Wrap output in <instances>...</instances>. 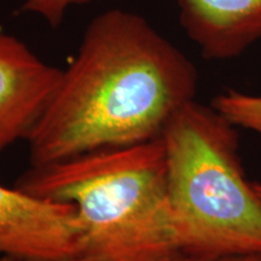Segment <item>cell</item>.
<instances>
[{
    "label": "cell",
    "instance_id": "6da1fadb",
    "mask_svg": "<svg viewBox=\"0 0 261 261\" xmlns=\"http://www.w3.org/2000/svg\"><path fill=\"white\" fill-rule=\"evenodd\" d=\"M196 90L195 65L177 46L140 15L108 10L29 133L32 167L159 138Z\"/></svg>",
    "mask_w": 261,
    "mask_h": 261
},
{
    "label": "cell",
    "instance_id": "7a4b0ae2",
    "mask_svg": "<svg viewBox=\"0 0 261 261\" xmlns=\"http://www.w3.org/2000/svg\"><path fill=\"white\" fill-rule=\"evenodd\" d=\"M16 187L73 205L85 259L162 261L180 253L161 137L32 167Z\"/></svg>",
    "mask_w": 261,
    "mask_h": 261
},
{
    "label": "cell",
    "instance_id": "3957f363",
    "mask_svg": "<svg viewBox=\"0 0 261 261\" xmlns=\"http://www.w3.org/2000/svg\"><path fill=\"white\" fill-rule=\"evenodd\" d=\"M168 195L180 253H261V198L247 179L236 127L190 100L163 129Z\"/></svg>",
    "mask_w": 261,
    "mask_h": 261
},
{
    "label": "cell",
    "instance_id": "277c9868",
    "mask_svg": "<svg viewBox=\"0 0 261 261\" xmlns=\"http://www.w3.org/2000/svg\"><path fill=\"white\" fill-rule=\"evenodd\" d=\"M0 254L31 259L83 257V228L69 203L0 184Z\"/></svg>",
    "mask_w": 261,
    "mask_h": 261
},
{
    "label": "cell",
    "instance_id": "5b68a950",
    "mask_svg": "<svg viewBox=\"0 0 261 261\" xmlns=\"http://www.w3.org/2000/svg\"><path fill=\"white\" fill-rule=\"evenodd\" d=\"M62 76L24 42L0 33V154L27 139Z\"/></svg>",
    "mask_w": 261,
    "mask_h": 261
},
{
    "label": "cell",
    "instance_id": "8992f818",
    "mask_svg": "<svg viewBox=\"0 0 261 261\" xmlns=\"http://www.w3.org/2000/svg\"><path fill=\"white\" fill-rule=\"evenodd\" d=\"M181 27L207 60H232L261 39V0H178Z\"/></svg>",
    "mask_w": 261,
    "mask_h": 261
},
{
    "label": "cell",
    "instance_id": "52a82bcc",
    "mask_svg": "<svg viewBox=\"0 0 261 261\" xmlns=\"http://www.w3.org/2000/svg\"><path fill=\"white\" fill-rule=\"evenodd\" d=\"M212 107L236 128H246L261 137V96L227 90L218 94Z\"/></svg>",
    "mask_w": 261,
    "mask_h": 261
},
{
    "label": "cell",
    "instance_id": "ba28073f",
    "mask_svg": "<svg viewBox=\"0 0 261 261\" xmlns=\"http://www.w3.org/2000/svg\"><path fill=\"white\" fill-rule=\"evenodd\" d=\"M93 0H24L21 10L38 16L51 27H57L70 8L89 4Z\"/></svg>",
    "mask_w": 261,
    "mask_h": 261
},
{
    "label": "cell",
    "instance_id": "9c48e42d",
    "mask_svg": "<svg viewBox=\"0 0 261 261\" xmlns=\"http://www.w3.org/2000/svg\"><path fill=\"white\" fill-rule=\"evenodd\" d=\"M0 261H92L85 257H70V259H31V257H19V256H11V255H3L0 256Z\"/></svg>",
    "mask_w": 261,
    "mask_h": 261
},
{
    "label": "cell",
    "instance_id": "30bf717a",
    "mask_svg": "<svg viewBox=\"0 0 261 261\" xmlns=\"http://www.w3.org/2000/svg\"><path fill=\"white\" fill-rule=\"evenodd\" d=\"M217 260V259H208V257H202V256H195V255H189V254L179 253L177 255H173L171 257H167V259L162 261H223Z\"/></svg>",
    "mask_w": 261,
    "mask_h": 261
},
{
    "label": "cell",
    "instance_id": "8fae6325",
    "mask_svg": "<svg viewBox=\"0 0 261 261\" xmlns=\"http://www.w3.org/2000/svg\"><path fill=\"white\" fill-rule=\"evenodd\" d=\"M223 261H261V253L231 256V257H226V259H224Z\"/></svg>",
    "mask_w": 261,
    "mask_h": 261
},
{
    "label": "cell",
    "instance_id": "7c38bea8",
    "mask_svg": "<svg viewBox=\"0 0 261 261\" xmlns=\"http://www.w3.org/2000/svg\"><path fill=\"white\" fill-rule=\"evenodd\" d=\"M253 187H254V190L256 191L257 196H259V197L261 198V182L253 181Z\"/></svg>",
    "mask_w": 261,
    "mask_h": 261
}]
</instances>
